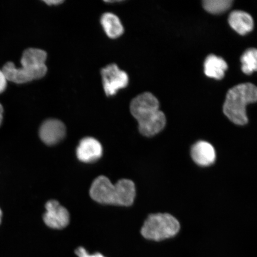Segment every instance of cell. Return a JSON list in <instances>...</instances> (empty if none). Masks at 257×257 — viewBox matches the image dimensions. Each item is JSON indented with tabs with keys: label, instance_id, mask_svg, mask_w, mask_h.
Returning <instances> with one entry per match:
<instances>
[{
	"label": "cell",
	"instance_id": "cell-1",
	"mask_svg": "<svg viewBox=\"0 0 257 257\" xmlns=\"http://www.w3.org/2000/svg\"><path fill=\"white\" fill-rule=\"evenodd\" d=\"M159 107L158 99L150 92L143 93L132 101L131 114L138 121L140 133L143 136L153 137L165 128L166 118Z\"/></svg>",
	"mask_w": 257,
	"mask_h": 257
},
{
	"label": "cell",
	"instance_id": "cell-2",
	"mask_svg": "<svg viewBox=\"0 0 257 257\" xmlns=\"http://www.w3.org/2000/svg\"><path fill=\"white\" fill-rule=\"evenodd\" d=\"M89 194L98 203L128 207L134 204L136 188L130 179H121L114 185L107 177L99 176L92 182Z\"/></svg>",
	"mask_w": 257,
	"mask_h": 257
},
{
	"label": "cell",
	"instance_id": "cell-3",
	"mask_svg": "<svg viewBox=\"0 0 257 257\" xmlns=\"http://www.w3.org/2000/svg\"><path fill=\"white\" fill-rule=\"evenodd\" d=\"M47 53L43 50L28 48L22 54L21 67L18 68L14 63L9 62L3 66L2 71L8 81L17 84L40 79L47 72Z\"/></svg>",
	"mask_w": 257,
	"mask_h": 257
},
{
	"label": "cell",
	"instance_id": "cell-4",
	"mask_svg": "<svg viewBox=\"0 0 257 257\" xmlns=\"http://www.w3.org/2000/svg\"><path fill=\"white\" fill-rule=\"evenodd\" d=\"M257 99V89L250 83H242L229 90L223 105L225 115L237 125H245L248 121L246 107Z\"/></svg>",
	"mask_w": 257,
	"mask_h": 257
},
{
	"label": "cell",
	"instance_id": "cell-5",
	"mask_svg": "<svg viewBox=\"0 0 257 257\" xmlns=\"http://www.w3.org/2000/svg\"><path fill=\"white\" fill-rule=\"evenodd\" d=\"M180 229L179 221L172 215L157 213L148 217L141 228V233L147 239L161 241L175 236Z\"/></svg>",
	"mask_w": 257,
	"mask_h": 257
},
{
	"label": "cell",
	"instance_id": "cell-6",
	"mask_svg": "<svg viewBox=\"0 0 257 257\" xmlns=\"http://www.w3.org/2000/svg\"><path fill=\"white\" fill-rule=\"evenodd\" d=\"M101 74L104 92L107 96L114 95L118 91L128 85L127 74L118 68L115 64H111L102 69Z\"/></svg>",
	"mask_w": 257,
	"mask_h": 257
},
{
	"label": "cell",
	"instance_id": "cell-7",
	"mask_svg": "<svg viewBox=\"0 0 257 257\" xmlns=\"http://www.w3.org/2000/svg\"><path fill=\"white\" fill-rule=\"evenodd\" d=\"M46 212L43 219L47 226L55 229H62L68 226L70 214L65 207L56 200L48 201L46 204Z\"/></svg>",
	"mask_w": 257,
	"mask_h": 257
},
{
	"label": "cell",
	"instance_id": "cell-8",
	"mask_svg": "<svg viewBox=\"0 0 257 257\" xmlns=\"http://www.w3.org/2000/svg\"><path fill=\"white\" fill-rule=\"evenodd\" d=\"M39 134L43 142L48 146H54L65 137L66 128L62 121L50 118L41 124Z\"/></svg>",
	"mask_w": 257,
	"mask_h": 257
},
{
	"label": "cell",
	"instance_id": "cell-9",
	"mask_svg": "<svg viewBox=\"0 0 257 257\" xmlns=\"http://www.w3.org/2000/svg\"><path fill=\"white\" fill-rule=\"evenodd\" d=\"M103 149L100 143L95 138L86 137L80 141L76 149V156L80 162H95L102 156Z\"/></svg>",
	"mask_w": 257,
	"mask_h": 257
},
{
	"label": "cell",
	"instance_id": "cell-10",
	"mask_svg": "<svg viewBox=\"0 0 257 257\" xmlns=\"http://www.w3.org/2000/svg\"><path fill=\"white\" fill-rule=\"evenodd\" d=\"M192 159L197 165L208 167L216 162V153L214 147L205 141H200L193 145L191 150Z\"/></svg>",
	"mask_w": 257,
	"mask_h": 257
},
{
	"label": "cell",
	"instance_id": "cell-11",
	"mask_svg": "<svg viewBox=\"0 0 257 257\" xmlns=\"http://www.w3.org/2000/svg\"><path fill=\"white\" fill-rule=\"evenodd\" d=\"M229 23L237 33L244 35L251 32L253 28V19L250 15L242 11H234L231 13Z\"/></svg>",
	"mask_w": 257,
	"mask_h": 257
},
{
	"label": "cell",
	"instance_id": "cell-12",
	"mask_svg": "<svg viewBox=\"0 0 257 257\" xmlns=\"http://www.w3.org/2000/svg\"><path fill=\"white\" fill-rule=\"evenodd\" d=\"M227 67L222 58L211 54L205 59L204 72L209 78L220 80L223 78Z\"/></svg>",
	"mask_w": 257,
	"mask_h": 257
},
{
	"label": "cell",
	"instance_id": "cell-13",
	"mask_svg": "<svg viewBox=\"0 0 257 257\" xmlns=\"http://www.w3.org/2000/svg\"><path fill=\"white\" fill-rule=\"evenodd\" d=\"M101 24L106 34L112 39L118 38L123 34L124 28L119 18L111 13H106L102 15Z\"/></svg>",
	"mask_w": 257,
	"mask_h": 257
},
{
	"label": "cell",
	"instance_id": "cell-14",
	"mask_svg": "<svg viewBox=\"0 0 257 257\" xmlns=\"http://www.w3.org/2000/svg\"><path fill=\"white\" fill-rule=\"evenodd\" d=\"M257 51L255 48H249L243 54L240 61L242 72L247 75L256 71L257 68Z\"/></svg>",
	"mask_w": 257,
	"mask_h": 257
},
{
	"label": "cell",
	"instance_id": "cell-15",
	"mask_svg": "<svg viewBox=\"0 0 257 257\" xmlns=\"http://www.w3.org/2000/svg\"><path fill=\"white\" fill-rule=\"evenodd\" d=\"M232 3V0H205L203 7L205 11L210 14L218 15L229 10Z\"/></svg>",
	"mask_w": 257,
	"mask_h": 257
},
{
	"label": "cell",
	"instance_id": "cell-16",
	"mask_svg": "<svg viewBox=\"0 0 257 257\" xmlns=\"http://www.w3.org/2000/svg\"><path fill=\"white\" fill-rule=\"evenodd\" d=\"M75 253L78 257H105L100 253H96L94 254L90 255L83 247H79L76 250Z\"/></svg>",
	"mask_w": 257,
	"mask_h": 257
},
{
	"label": "cell",
	"instance_id": "cell-17",
	"mask_svg": "<svg viewBox=\"0 0 257 257\" xmlns=\"http://www.w3.org/2000/svg\"><path fill=\"white\" fill-rule=\"evenodd\" d=\"M8 80L2 70H0V94L4 92L7 87Z\"/></svg>",
	"mask_w": 257,
	"mask_h": 257
},
{
	"label": "cell",
	"instance_id": "cell-18",
	"mask_svg": "<svg viewBox=\"0 0 257 257\" xmlns=\"http://www.w3.org/2000/svg\"><path fill=\"white\" fill-rule=\"evenodd\" d=\"M44 2L49 6H56L62 4L63 1H61V0H48V1H44Z\"/></svg>",
	"mask_w": 257,
	"mask_h": 257
},
{
	"label": "cell",
	"instance_id": "cell-19",
	"mask_svg": "<svg viewBox=\"0 0 257 257\" xmlns=\"http://www.w3.org/2000/svg\"><path fill=\"white\" fill-rule=\"evenodd\" d=\"M3 112H4V108L3 105L0 103V125L2 124L3 120Z\"/></svg>",
	"mask_w": 257,
	"mask_h": 257
},
{
	"label": "cell",
	"instance_id": "cell-20",
	"mask_svg": "<svg viewBox=\"0 0 257 257\" xmlns=\"http://www.w3.org/2000/svg\"><path fill=\"white\" fill-rule=\"evenodd\" d=\"M2 216H3L2 211L1 210V208H0V224H1V223H2Z\"/></svg>",
	"mask_w": 257,
	"mask_h": 257
}]
</instances>
